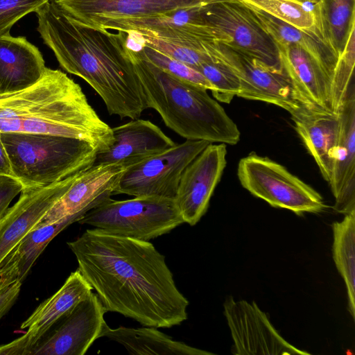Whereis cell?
<instances>
[{"label":"cell","mask_w":355,"mask_h":355,"mask_svg":"<svg viewBox=\"0 0 355 355\" xmlns=\"http://www.w3.org/2000/svg\"><path fill=\"white\" fill-rule=\"evenodd\" d=\"M67 245L106 312L156 328L187 319L189 301L178 290L165 257L149 241L95 228Z\"/></svg>","instance_id":"6da1fadb"},{"label":"cell","mask_w":355,"mask_h":355,"mask_svg":"<svg viewBox=\"0 0 355 355\" xmlns=\"http://www.w3.org/2000/svg\"><path fill=\"white\" fill-rule=\"evenodd\" d=\"M37 31L60 65L86 81L111 115L139 119L148 109L126 44L128 33L88 26L49 1L36 11Z\"/></svg>","instance_id":"7a4b0ae2"},{"label":"cell","mask_w":355,"mask_h":355,"mask_svg":"<svg viewBox=\"0 0 355 355\" xmlns=\"http://www.w3.org/2000/svg\"><path fill=\"white\" fill-rule=\"evenodd\" d=\"M0 132L65 136L86 141L98 152L113 142L112 128L89 103L81 87L65 73L47 67L35 84L0 94Z\"/></svg>","instance_id":"3957f363"},{"label":"cell","mask_w":355,"mask_h":355,"mask_svg":"<svg viewBox=\"0 0 355 355\" xmlns=\"http://www.w3.org/2000/svg\"><path fill=\"white\" fill-rule=\"evenodd\" d=\"M148 109L155 110L165 125L186 140L234 145L240 131L206 89L162 70L139 51H132Z\"/></svg>","instance_id":"277c9868"},{"label":"cell","mask_w":355,"mask_h":355,"mask_svg":"<svg viewBox=\"0 0 355 355\" xmlns=\"http://www.w3.org/2000/svg\"><path fill=\"white\" fill-rule=\"evenodd\" d=\"M1 138L24 187L47 186L87 168L98 152L86 141L61 135L3 132Z\"/></svg>","instance_id":"5b68a950"},{"label":"cell","mask_w":355,"mask_h":355,"mask_svg":"<svg viewBox=\"0 0 355 355\" xmlns=\"http://www.w3.org/2000/svg\"><path fill=\"white\" fill-rule=\"evenodd\" d=\"M116 236L149 241L184 223L174 200L141 196L110 198L78 221Z\"/></svg>","instance_id":"8992f818"},{"label":"cell","mask_w":355,"mask_h":355,"mask_svg":"<svg viewBox=\"0 0 355 355\" xmlns=\"http://www.w3.org/2000/svg\"><path fill=\"white\" fill-rule=\"evenodd\" d=\"M237 175L244 189L272 207L297 215L320 213L327 207L318 191L268 157L251 153L241 159Z\"/></svg>","instance_id":"52a82bcc"},{"label":"cell","mask_w":355,"mask_h":355,"mask_svg":"<svg viewBox=\"0 0 355 355\" xmlns=\"http://www.w3.org/2000/svg\"><path fill=\"white\" fill-rule=\"evenodd\" d=\"M209 144L204 140H186L126 167L114 194L174 200L184 170Z\"/></svg>","instance_id":"ba28073f"},{"label":"cell","mask_w":355,"mask_h":355,"mask_svg":"<svg viewBox=\"0 0 355 355\" xmlns=\"http://www.w3.org/2000/svg\"><path fill=\"white\" fill-rule=\"evenodd\" d=\"M211 55L239 77L241 90L238 97L274 104L287 112L297 104L292 85L284 71L270 67L228 44L215 43Z\"/></svg>","instance_id":"9c48e42d"},{"label":"cell","mask_w":355,"mask_h":355,"mask_svg":"<svg viewBox=\"0 0 355 355\" xmlns=\"http://www.w3.org/2000/svg\"><path fill=\"white\" fill-rule=\"evenodd\" d=\"M203 14L208 24L229 37L228 44L284 71L275 43L250 6L239 0L222 1L205 6Z\"/></svg>","instance_id":"30bf717a"},{"label":"cell","mask_w":355,"mask_h":355,"mask_svg":"<svg viewBox=\"0 0 355 355\" xmlns=\"http://www.w3.org/2000/svg\"><path fill=\"white\" fill-rule=\"evenodd\" d=\"M223 309L233 340L232 354H309L286 341L254 302L235 300L229 297Z\"/></svg>","instance_id":"8fae6325"},{"label":"cell","mask_w":355,"mask_h":355,"mask_svg":"<svg viewBox=\"0 0 355 355\" xmlns=\"http://www.w3.org/2000/svg\"><path fill=\"white\" fill-rule=\"evenodd\" d=\"M238 0H54L66 14L99 30L112 24L155 17L179 8Z\"/></svg>","instance_id":"7c38bea8"},{"label":"cell","mask_w":355,"mask_h":355,"mask_svg":"<svg viewBox=\"0 0 355 355\" xmlns=\"http://www.w3.org/2000/svg\"><path fill=\"white\" fill-rule=\"evenodd\" d=\"M105 313L96 293L91 292L54 325L31 355H84L101 338Z\"/></svg>","instance_id":"4fadbf2b"},{"label":"cell","mask_w":355,"mask_h":355,"mask_svg":"<svg viewBox=\"0 0 355 355\" xmlns=\"http://www.w3.org/2000/svg\"><path fill=\"white\" fill-rule=\"evenodd\" d=\"M125 169L117 164H94L73 174L66 191L34 229L69 217L81 218L88 211L111 198Z\"/></svg>","instance_id":"5bb4252c"},{"label":"cell","mask_w":355,"mask_h":355,"mask_svg":"<svg viewBox=\"0 0 355 355\" xmlns=\"http://www.w3.org/2000/svg\"><path fill=\"white\" fill-rule=\"evenodd\" d=\"M226 155L225 144L211 143L184 170L174 199L184 223L195 225L207 211L226 166Z\"/></svg>","instance_id":"9a60e30c"},{"label":"cell","mask_w":355,"mask_h":355,"mask_svg":"<svg viewBox=\"0 0 355 355\" xmlns=\"http://www.w3.org/2000/svg\"><path fill=\"white\" fill-rule=\"evenodd\" d=\"M92 291L78 269L71 272L61 288L23 322L20 327L27 329L25 334L0 345V355H31L32 349L54 325Z\"/></svg>","instance_id":"2e32d148"},{"label":"cell","mask_w":355,"mask_h":355,"mask_svg":"<svg viewBox=\"0 0 355 355\" xmlns=\"http://www.w3.org/2000/svg\"><path fill=\"white\" fill-rule=\"evenodd\" d=\"M71 177L47 186L24 187L18 200L0 218V263L61 197Z\"/></svg>","instance_id":"e0dca14e"},{"label":"cell","mask_w":355,"mask_h":355,"mask_svg":"<svg viewBox=\"0 0 355 355\" xmlns=\"http://www.w3.org/2000/svg\"><path fill=\"white\" fill-rule=\"evenodd\" d=\"M288 112L322 177L329 182L339 138L338 114L298 101Z\"/></svg>","instance_id":"ac0fdd59"},{"label":"cell","mask_w":355,"mask_h":355,"mask_svg":"<svg viewBox=\"0 0 355 355\" xmlns=\"http://www.w3.org/2000/svg\"><path fill=\"white\" fill-rule=\"evenodd\" d=\"M112 130V145L107 150L98 152L94 164H117L126 168L177 144L148 120L132 119Z\"/></svg>","instance_id":"d6986e66"},{"label":"cell","mask_w":355,"mask_h":355,"mask_svg":"<svg viewBox=\"0 0 355 355\" xmlns=\"http://www.w3.org/2000/svg\"><path fill=\"white\" fill-rule=\"evenodd\" d=\"M340 132L329 182L335 198L334 209L344 215L355 210V89L351 86L338 113Z\"/></svg>","instance_id":"ffe728a7"},{"label":"cell","mask_w":355,"mask_h":355,"mask_svg":"<svg viewBox=\"0 0 355 355\" xmlns=\"http://www.w3.org/2000/svg\"><path fill=\"white\" fill-rule=\"evenodd\" d=\"M282 68L288 78L295 98L331 110V79L322 65L301 47L275 42Z\"/></svg>","instance_id":"44dd1931"},{"label":"cell","mask_w":355,"mask_h":355,"mask_svg":"<svg viewBox=\"0 0 355 355\" xmlns=\"http://www.w3.org/2000/svg\"><path fill=\"white\" fill-rule=\"evenodd\" d=\"M42 53L25 37L0 36V94L26 89L46 70Z\"/></svg>","instance_id":"7402d4cb"},{"label":"cell","mask_w":355,"mask_h":355,"mask_svg":"<svg viewBox=\"0 0 355 355\" xmlns=\"http://www.w3.org/2000/svg\"><path fill=\"white\" fill-rule=\"evenodd\" d=\"M80 218L69 217L29 232L0 263V279L4 288L26 278L33 265L50 241Z\"/></svg>","instance_id":"603a6c76"},{"label":"cell","mask_w":355,"mask_h":355,"mask_svg":"<svg viewBox=\"0 0 355 355\" xmlns=\"http://www.w3.org/2000/svg\"><path fill=\"white\" fill-rule=\"evenodd\" d=\"M101 337H107L123 345L130 354L155 355H212L211 352L172 339L156 327H119L105 324Z\"/></svg>","instance_id":"cb8c5ba5"},{"label":"cell","mask_w":355,"mask_h":355,"mask_svg":"<svg viewBox=\"0 0 355 355\" xmlns=\"http://www.w3.org/2000/svg\"><path fill=\"white\" fill-rule=\"evenodd\" d=\"M315 17L317 37L338 58L355 28V0H305Z\"/></svg>","instance_id":"d4e9b609"},{"label":"cell","mask_w":355,"mask_h":355,"mask_svg":"<svg viewBox=\"0 0 355 355\" xmlns=\"http://www.w3.org/2000/svg\"><path fill=\"white\" fill-rule=\"evenodd\" d=\"M250 8L274 42L301 47L322 65L331 80L338 58L316 36L280 21L263 11Z\"/></svg>","instance_id":"484cf974"},{"label":"cell","mask_w":355,"mask_h":355,"mask_svg":"<svg viewBox=\"0 0 355 355\" xmlns=\"http://www.w3.org/2000/svg\"><path fill=\"white\" fill-rule=\"evenodd\" d=\"M333 259L347 288L349 313L355 317V210L332 225Z\"/></svg>","instance_id":"4316f807"},{"label":"cell","mask_w":355,"mask_h":355,"mask_svg":"<svg viewBox=\"0 0 355 355\" xmlns=\"http://www.w3.org/2000/svg\"><path fill=\"white\" fill-rule=\"evenodd\" d=\"M301 31L316 36L315 17L305 0H239ZM317 37V36H316Z\"/></svg>","instance_id":"83f0119b"},{"label":"cell","mask_w":355,"mask_h":355,"mask_svg":"<svg viewBox=\"0 0 355 355\" xmlns=\"http://www.w3.org/2000/svg\"><path fill=\"white\" fill-rule=\"evenodd\" d=\"M139 33L142 35L145 45L193 69L203 62L216 59L211 55V46L215 42L169 40L146 33Z\"/></svg>","instance_id":"f1b7e54d"},{"label":"cell","mask_w":355,"mask_h":355,"mask_svg":"<svg viewBox=\"0 0 355 355\" xmlns=\"http://www.w3.org/2000/svg\"><path fill=\"white\" fill-rule=\"evenodd\" d=\"M355 28L349 35L344 50L338 57L331 80L330 107L338 114L354 81L355 63Z\"/></svg>","instance_id":"f546056e"},{"label":"cell","mask_w":355,"mask_h":355,"mask_svg":"<svg viewBox=\"0 0 355 355\" xmlns=\"http://www.w3.org/2000/svg\"><path fill=\"white\" fill-rule=\"evenodd\" d=\"M195 69L209 81L211 86L210 91L218 101L230 103L240 92L239 77L227 65L216 58L202 63Z\"/></svg>","instance_id":"4dcf8cb0"},{"label":"cell","mask_w":355,"mask_h":355,"mask_svg":"<svg viewBox=\"0 0 355 355\" xmlns=\"http://www.w3.org/2000/svg\"><path fill=\"white\" fill-rule=\"evenodd\" d=\"M139 52L144 58L166 73L185 82L211 90V86L209 81L195 69L147 45Z\"/></svg>","instance_id":"1f68e13d"},{"label":"cell","mask_w":355,"mask_h":355,"mask_svg":"<svg viewBox=\"0 0 355 355\" xmlns=\"http://www.w3.org/2000/svg\"><path fill=\"white\" fill-rule=\"evenodd\" d=\"M49 0H0V36L10 34L12 26L26 15L35 12Z\"/></svg>","instance_id":"d6a6232c"},{"label":"cell","mask_w":355,"mask_h":355,"mask_svg":"<svg viewBox=\"0 0 355 355\" xmlns=\"http://www.w3.org/2000/svg\"><path fill=\"white\" fill-rule=\"evenodd\" d=\"M23 189L24 186L17 178L0 175V218L3 216L12 200Z\"/></svg>","instance_id":"836d02e7"},{"label":"cell","mask_w":355,"mask_h":355,"mask_svg":"<svg viewBox=\"0 0 355 355\" xmlns=\"http://www.w3.org/2000/svg\"><path fill=\"white\" fill-rule=\"evenodd\" d=\"M21 282H16L0 293V320L10 310L19 294Z\"/></svg>","instance_id":"e575fe53"},{"label":"cell","mask_w":355,"mask_h":355,"mask_svg":"<svg viewBox=\"0 0 355 355\" xmlns=\"http://www.w3.org/2000/svg\"><path fill=\"white\" fill-rule=\"evenodd\" d=\"M0 175L15 178L10 164V162L1 138L0 132Z\"/></svg>","instance_id":"d590c367"},{"label":"cell","mask_w":355,"mask_h":355,"mask_svg":"<svg viewBox=\"0 0 355 355\" xmlns=\"http://www.w3.org/2000/svg\"><path fill=\"white\" fill-rule=\"evenodd\" d=\"M5 288H4V287H3V284H2V282H1V279H0V293H1L3 289H5Z\"/></svg>","instance_id":"8d00e7d4"},{"label":"cell","mask_w":355,"mask_h":355,"mask_svg":"<svg viewBox=\"0 0 355 355\" xmlns=\"http://www.w3.org/2000/svg\"><path fill=\"white\" fill-rule=\"evenodd\" d=\"M49 1H53L54 0H49Z\"/></svg>","instance_id":"74e56055"}]
</instances>
